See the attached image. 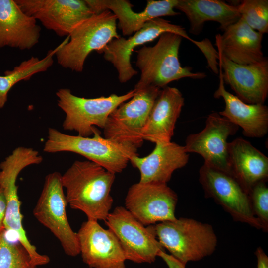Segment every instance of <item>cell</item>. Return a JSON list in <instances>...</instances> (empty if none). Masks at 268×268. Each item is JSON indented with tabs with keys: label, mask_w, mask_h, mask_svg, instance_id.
Segmentation results:
<instances>
[{
	"label": "cell",
	"mask_w": 268,
	"mask_h": 268,
	"mask_svg": "<svg viewBox=\"0 0 268 268\" xmlns=\"http://www.w3.org/2000/svg\"><path fill=\"white\" fill-rule=\"evenodd\" d=\"M119 241L126 260L152 263L164 250L156 238L154 226H145L125 207L117 206L104 221Z\"/></svg>",
	"instance_id": "cell-9"
},
{
	"label": "cell",
	"mask_w": 268,
	"mask_h": 268,
	"mask_svg": "<svg viewBox=\"0 0 268 268\" xmlns=\"http://www.w3.org/2000/svg\"><path fill=\"white\" fill-rule=\"evenodd\" d=\"M22 10L59 36H68L93 14L84 0H15Z\"/></svg>",
	"instance_id": "cell-14"
},
{
	"label": "cell",
	"mask_w": 268,
	"mask_h": 268,
	"mask_svg": "<svg viewBox=\"0 0 268 268\" xmlns=\"http://www.w3.org/2000/svg\"><path fill=\"white\" fill-rule=\"evenodd\" d=\"M249 196L255 216L260 221L266 231L268 229V188L265 182L255 184Z\"/></svg>",
	"instance_id": "cell-28"
},
{
	"label": "cell",
	"mask_w": 268,
	"mask_h": 268,
	"mask_svg": "<svg viewBox=\"0 0 268 268\" xmlns=\"http://www.w3.org/2000/svg\"><path fill=\"white\" fill-rule=\"evenodd\" d=\"M61 176L57 172L46 176L33 215L59 240L65 254L75 257L80 254V248L77 233L72 229L67 219V204Z\"/></svg>",
	"instance_id": "cell-7"
},
{
	"label": "cell",
	"mask_w": 268,
	"mask_h": 268,
	"mask_svg": "<svg viewBox=\"0 0 268 268\" xmlns=\"http://www.w3.org/2000/svg\"><path fill=\"white\" fill-rule=\"evenodd\" d=\"M77 235L82 260L90 268H126V259L116 236L97 221L87 219Z\"/></svg>",
	"instance_id": "cell-15"
},
{
	"label": "cell",
	"mask_w": 268,
	"mask_h": 268,
	"mask_svg": "<svg viewBox=\"0 0 268 268\" xmlns=\"http://www.w3.org/2000/svg\"><path fill=\"white\" fill-rule=\"evenodd\" d=\"M94 14L108 10L118 20V27L124 36L132 35L139 30L148 21L165 16L180 14L174 10L178 0H147L145 9L140 12L132 9L133 5L127 0H84Z\"/></svg>",
	"instance_id": "cell-17"
},
{
	"label": "cell",
	"mask_w": 268,
	"mask_h": 268,
	"mask_svg": "<svg viewBox=\"0 0 268 268\" xmlns=\"http://www.w3.org/2000/svg\"><path fill=\"white\" fill-rule=\"evenodd\" d=\"M138 148L130 143H119L103 137L98 129L90 137L68 135L50 128L43 150L51 153L73 152L116 174L121 173L131 158L138 155Z\"/></svg>",
	"instance_id": "cell-3"
},
{
	"label": "cell",
	"mask_w": 268,
	"mask_h": 268,
	"mask_svg": "<svg viewBox=\"0 0 268 268\" xmlns=\"http://www.w3.org/2000/svg\"><path fill=\"white\" fill-rule=\"evenodd\" d=\"M189 157L184 146L170 141L155 143L149 155L142 157L135 155L130 162L139 171V182L167 184L176 170L187 164Z\"/></svg>",
	"instance_id": "cell-20"
},
{
	"label": "cell",
	"mask_w": 268,
	"mask_h": 268,
	"mask_svg": "<svg viewBox=\"0 0 268 268\" xmlns=\"http://www.w3.org/2000/svg\"><path fill=\"white\" fill-rule=\"evenodd\" d=\"M134 89L130 100L121 104L110 114L103 131L106 138L139 148L144 141L142 131L161 89L151 86Z\"/></svg>",
	"instance_id": "cell-8"
},
{
	"label": "cell",
	"mask_w": 268,
	"mask_h": 268,
	"mask_svg": "<svg viewBox=\"0 0 268 268\" xmlns=\"http://www.w3.org/2000/svg\"><path fill=\"white\" fill-rule=\"evenodd\" d=\"M166 263L168 268H186V264L181 262L170 254L166 253L164 250L160 251L158 254Z\"/></svg>",
	"instance_id": "cell-29"
},
{
	"label": "cell",
	"mask_w": 268,
	"mask_h": 268,
	"mask_svg": "<svg viewBox=\"0 0 268 268\" xmlns=\"http://www.w3.org/2000/svg\"><path fill=\"white\" fill-rule=\"evenodd\" d=\"M115 174L89 160L74 161L61 176L67 204L87 219L105 221L110 212Z\"/></svg>",
	"instance_id": "cell-1"
},
{
	"label": "cell",
	"mask_w": 268,
	"mask_h": 268,
	"mask_svg": "<svg viewBox=\"0 0 268 268\" xmlns=\"http://www.w3.org/2000/svg\"><path fill=\"white\" fill-rule=\"evenodd\" d=\"M255 254L257 258V268H268V257L261 247H258Z\"/></svg>",
	"instance_id": "cell-31"
},
{
	"label": "cell",
	"mask_w": 268,
	"mask_h": 268,
	"mask_svg": "<svg viewBox=\"0 0 268 268\" xmlns=\"http://www.w3.org/2000/svg\"><path fill=\"white\" fill-rule=\"evenodd\" d=\"M41 28L15 0H0V48L29 50L39 41Z\"/></svg>",
	"instance_id": "cell-21"
},
{
	"label": "cell",
	"mask_w": 268,
	"mask_h": 268,
	"mask_svg": "<svg viewBox=\"0 0 268 268\" xmlns=\"http://www.w3.org/2000/svg\"><path fill=\"white\" fill-rule=\"evenodd\" d=\"M165 32L179 35L190 41L198 48L201 46V42L192 39L184 28L159 17L147 21L139 30L129 38L120 37L113 39L99 53H103L104 59L112 63L115 67L119 81L125 83L137 74L131 63L134 50L138 46L152 41Z\"/></svg>",
	"instance_id": "cell-11"
},
{
	"label": "cell",
	"mask_w": 268,
	"mask_h": 268,
	"mask_svg": "<svg viewBox=\"0 0 268 268\" xmlns=\"http://www.w3.org/2000/svg\"><path fill=\"white\" fill-rule=\"evenodd\" d=\"M135 93L134 89L122 95L85 98L73 94L69 89L61 88L56 94L58 105L65 114L63 127L76 132L79 136L90 137L97 129L96 126L103 129L110 114Z\"/></svg>",
	"instance_id": "cell-6"
},
{
	"label": "cell",
	"mask_w": 268,
	"mask_h": 268,
	"mask_svg": "<svg viewBox=\"0 0 268 268\" xmlns=\"http://www.w3.org/2000/svg\"><path fill=\"white\" fill-rule=\"evenodd\" d=\"M5 232L0 231V268H37L27 250L9 241Z\"/></svg>",
	"instance_id": "cell-26"
},
{
	"label": "cell",
	"mask_w": 268,
	"mask_h": 268,
	"mask_svg": "<svg viewBox=\"0 0 268 268\" xmlns=\"http://www.w3.org/2000/svg\"><path fill=\"white\" fill-rule=\"evenodd\" d=\"M154 226L156 238L163 248L186 265L211 255L217 246L212 227L192 218L181 217Z\"/></svg>",
	"instance_id": "cell-5"
},
{
	"label": "cell",
	"mask_w": 268,
	"mask_h": 268,
	"mask_svg": "<svg viewBox=\"0 0 268 268\" xmlns=\"http://www.w3.org/2000/svg\"><path fill=\"white\" fill-rule=\"evenodd\" d=\"M239 128L219 113L213 112L207 117L202 131L186 137L185 150L188 153L200 154L204 164L231 175L227 139L235 134Z\"/></svg>",
	"instance_id": "cell-13"
},
{
	"label": "cell",
	"mask_w": 268,
	"mask_h": 268,
	"mask_svg": "<svg viewBox=\"0 0 268 268\" xmlns=\"http://www.w3.org/2000/svg\"><path fill=\"white\" fill-rule=\"evenodd\" d=\"M59 48L58 46L49 50L46 56L40 59L31 57L15 66L12 70H7L4 75H0V108H3L7 100V95L11 88L22 80H28L34 75L46 71L54 62L53 57Z\"/></svg>",
	"instance_id": "cell-25"
},
{
	"label": "cell",
	"mask_w": 268,
	"mask_h": 268,
	"mask_svg": "<svg viewBox=\"0 0 268 268\" xmlns=\"http://www.w3.org/2000/svg\"><path fill=\"white\" fill-rule=\"evenodd\" d=\"M231 175L248 194L257 183L268 177V158L250 142L238 137L228 142Z\"/></svg>",
	"instance_id": "cell-23"
},
{
	"label": "cell",
	"mask_w": 268,
	"mask_h": 268,
	"mask_svg": "<svg viewBox=\"0 0 268 268\" xmlns=\"http://www.w3.org/2000/svg\"><path fill=\"white\" fill-rule=\"evenodd\" d=\"M178 201L176 193L167 184L138 182L127 192L125 208L145 226L174 221Z\"/></svg>",
	"instance_id": "cell-12"
},
{
	"label": "cell",
	"mask_w": 268,
	"mask_h": 268,
	"mask_svg": "<svg viewBox=\"0 0 268 268\" xmlns=\"http://www.w3.org/2000/svg\"><path fill=\"white\" fill-rule=\"evenodd\" d=\"M1 230H2V229H1Z\"/></svg>",
	"instance_id": "cell-32"
},
{
	"label": "cell",
	"mask_w": 268,
	"mask_h": 268,
	"mask_svg": "<svg viewBox=\"0 0 268 268\" xmlns=\"http://www.w3.org/2000/svg\"><path fill=\"white\" fill-rule=\"evenodd\" d=\"M219 83L214 93L215 98H222L225 108L219 114L241 127L245 136L261 138L268 131V108L264 104H247L236 95L227 91L225 87L222 71L218 65Z\"/></svg>",
	"instance_id": "cell-19"
},
{
	"label": "cell",
	"mask_w": 268,
	"mask_h": 268,
	"mask_svg": "<svg viewBox=\"0 0 268 268\" xmlns=\"http://www.w3.org/2000/svg\"><path fill=\"white\" fill-rule=\"evenodd\" d=\"M199 181L205 196L213 199L234 220L266 231L253 213L248 194L233 176L204 163L199 170Z\"/></svg>",
	"instance_id": "cell-10"
},
{
	"label": "cell",
	"mask_w": 268,
	"mask_h": 268,
	"mask_svg": "<svg viewBox=\"0 0 268 268\" xmlns=\"http://www.w3.org/2000/svg\"><path fill=\"white\" fill-rule=\"evenodd\" d=\"M236 6L241 18L252 29L263 35L268 33V0H244Z\"/></svg>",
	"instance_id": "cell-27"
},
{
	"label": "cell",
	"mask_w": 268,
	"mask_h": 268,
	"mask_svg": "<svg viewBox=\"0 0 268 268\" xmlns=\"http://www.w3.org/2000/svg\"><path fill=\"white\" fill-rule=\"evenodd\" d=\"M184 105V98L178 89L166 86L161 90L142 131L143 140L155 143L170 142Z\"/></svg>",
	"instance_id": "cell-18"
},
{
	"label": "cell",
	"mask_w": 268,
	"mask_h": 268,
	"mask_svg": "<svg viewBox=\"0 0 268 268\" xmlns=\"http://www.w3.org/2000/svg\"><path fill=\"white\" fill-rule=\"evenodd\" d=\"M117 20L116 15L108 10L84 20L58 45L55 55L58 63L64 68L82 72L91 52L99 53L111 40L120 37L117 32Z\"/></svg>",
	"instance_id": "cell-4"
},
{
	"label": "cell",
	"mask_w": 268,
	"mask_h": 268,
	"mask_svg": "<svg viewBox=\"0 0 268 268\" xmlns=\"http://www.w3.org/2000/svg\"><path fill=\"white\" fill-rule=\"evenodd\" d=\"M187 17L189 31L199 35L207 21L218 23L224 31L241 18L236 5H230L219 0H178L175 6Z\"/></svg>",
	"instance_id": "cell-24"
},
{
	"label": "cell",
	"mask_w": 268,
	"mask_h": 268,
	"mask_svg": "<svg viewBox=\"0 0 268 268\" xmlns=\"http://www.w3.org/2000/svg\"><path fill=\"white\" fill-rule=\"evenodd\" d=\"M263 36L240 18L223 34L216 35L215 45L231 61L240 65L251 64L265 58L262 51Z\"/></svg>",
	"instance_id": "cell-22"
},
{
	"label": "cell",
	"mask_w": 268,
	"mask_h": 268,
	"mask_svg": "<svg viewBox=\"0 0 268 268\" xmlns=\"http://www.w3.org/2000/svg\"><path fill=\"white\" fill-rule=\"evenodd\" d=\"M7 207V201L2 189L0 187V230L4 229L3 222Z\"/></svg>",
	"instance_id": "cell-30"
},
{
	"label": "cell",
	"mask_w": 268,
	"mask_h": 268,
	"mask_svg": "<svg viewBox=\"0 0 268 268\" xmlns=\"http://www.w3.org/2000/svg\"><path fill=\"white\" fill-rule=\"evenodd\" d=\"M218 65L222 71L224 83L243 102L264 104L268 95V60L240 65L226 58L217 49Z\"/></svg>",
	"instance_id": "cell-16"
},
{
	"label": "cell",
	"mask_w": 268,
	"mask_h": 268,
	"mask_svg": "<svg viewBox=\"0 0 268 268\" xmlns=\"http://www.w3.org/2000/svg\"><path fill=\"white\" fill-rule=\"evenodd\" d=\"M182 38L175 33L165 32L153 46L144 45L136 51L135 64L140 76L134 89L151 86L161 89L183 78L196 79L206 76L204 73L193 72L191 67L181 65L179 51Z\"/></svg>",
	"instance_id": "cell-2"
}]
</instances>
